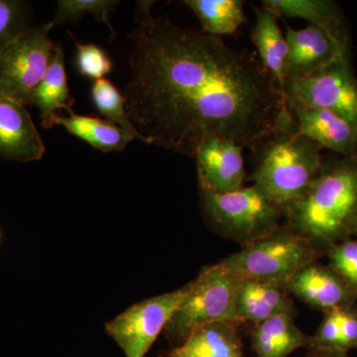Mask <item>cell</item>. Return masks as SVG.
<instances>
[{"label":"cell","mask_w":357,"mask_h":357,"mask_svg":"<svg viewBox=\"0 0 357 357\" xmlns=\"http://www.w3.org/2000/svg\"><path fill=\"white\" fill-rule=\"evenodd\" d=\"M152 6L137 4L123 93L142 142L189 157L211 139L253 150L295 123L283 91L257 56L154 17Z\"/></svg>","instance_id":"1"},{"label":"cell","mask_w":357,"mask_h":357,"mask_svg":"<svg viewBox=\"0 0 357 357\" xmlns=\"http://www.w3.org/2000/svg\"><path fill=\"white\" fill-rule=\"evenodd\" d=\"M288 227L319 249L352 234L357 220V157L324 163L305 196L285 215Z\"/></svg>","instance_id":"2"},{"label":"cell","mask_w":357,"mask_h":357,"mask_svg":"<svg viewBox=\"0 0 357 357\" xmlns=\"http://www.w3.org/2000/svg\"><path fill=\"white\" fill-rule=\"evenodd\" d=\"M253 151L257 152L253 185L286 215L321 172V147L302 135L295 122L268 135Z\"/></svg>","instance_id":"3"},{"label":"cell","mask_w":357,"mask_h":357,"mask_svg":"<svg viewBox=\"0 0 357 357\" xmlns=\"http://www.w3.org/2000/svg\"><path fill=\"white\" fill-rule=\"evenodd\" d=\"M319 249L290 227H281L220 261L243 280L275 284L285 289L300 269L316 262Z\"/></svg>","instance_id":"4"},{"label":"cell","mask_w":357,"mask_h":357,"mask_svg":"<svg viewBox=\"0 0 357 357\" xmlns=\"http://www.w3.org/2000/svg\"><path fill=\"white\" fill-rule=\"evenodd\" d=\"M206 222L222 236L243 244L255 243L278 229L284 215L256 185L230 192L199 191Z\"/></svg>","instance_id":"5"},{"label":"cell","mask_w":357,"mask_h":357,"mask_svg":"<svg viewBox=\"0 0 357 357\" xmlns=\"http://www.w3.org/2000/svg\"><path fill=\"white\" fill-rule=\"evenodd\" d=\"M241 280L220 262L204 268L191 282L187 298L164 330L173 347L208 324L236 323V298Z\"/></svg>","instance_id":"6"},{"label":"cell","mask_w":357,"mask_h":357,"mask_svg":"<svg viewBox=\"0 0 357 357\" xmlns=\"http://www.w3.org/2000/svg\"><path fill=\"white\" fill-rule=\"evenodd\" d=\"M53 21L28 28L0 50V93L30 105L35 89L46 74L55 43L50 39Z\"/></svg>","instance_id":"7"},{"label":"cell","mask_w":357,"mask_h":357,"mask_svg":"<svg viewBox=\"0 0 357 357\" xmlns=\"http://www.w3.org/2000/svg\"><path fill=\"white\" fill-rule=\"evenodd\" d=\"M191 282L184 287L148 298L105 324V333L126 357H145L158 335L187 298Z\"/></svg>","instance_id":"8"},{"label":"cell","mask_w":357,"mask_h":357,"mask_svg":"<svg viewBox=\"0 0 357 357\" xmlns=\"http://www.w3.org/2000/svg\"><path fill=\"white\" fill-rule=\"evenodd\" d=\"M283 93L307 107L335 112L357 128V83L347 56L312 76L285 81Z\"/></svg>","instance_id":"9"},{"label":"cell","mask_w":357,"mask_h":357,"mask_svg":"<svg viewBox=\"0 0 357 357\" xmlns=\"http://www.w3.org/2000/svg\"><path fill=\"white\" fill-rule=\"evenodd\" d=\"M288 53L284 65V83L312 76L347 56L344 37L319 26L303 29L287 28Z\"/></svg>","instance_id":"10"},{"label":"cell","mask_w":357,"mask_h":357,"mask_svg":"<svg viewBox=\"0 0 357 357\" xmlns=\"http://www.w3.org/2000/svg\"><path fill=\"white\" fill-rule=\"evenodd\" d=\"M243 148L229 140L211 139L197 150L199 191L230 192L244 187Z\"/></svg>","instance_id":"11"},{"label":"cell","mask_w":357,"mask_h":357,"mask_svg":"<svg viewBox=\"0 0 357 357\" xmlns=\"http://www.w3.org/2000/svg\"><path fill=\"white\" fill-rule=\"evenodd\" d=\"M289 112L298 131L326 148L349 157H357V128L330 110L307 107L285 96Z\"/></svg>","instance_id":"12"},{"label":"cell","mask_w":357,"mask_h":357,"mask_svg":"<svg viewBox=\"0 0 357 357\" xmlns=\"http://www.w3.org/2000/svg\"><path fill=\"white\" fill-rule=\"evenodd\" d=\"M26 105L0 93V157L7 161H38L45 144Z\"/></svg>","instance_id":"13"},{"label":"cell","mask_w":357,"mask_h":357,"mask_svg":"<svg viewBox=\"0 0 357 357\" xmlns=\"http://www.w3.org/2000/svg\"><path fill=\"white\" fill-rule=\"evenodd\" d=\"M307 305L324 312L354 306L357 294L330 267L312 262L300 269L285 286Z\"/></svg>","instance_id":"14"},{"label":"cell","mask_w":357,"mask_h":357,"mask_svg":"<svg viewBox=\"0 0 357 357\" xmlns=\"http://www.w3.org/2000/svg\"><path fill=\"white\" fill-rule=\"evenodd\" d=\"M285 289L275 284L241 280L236 298V323L258 324L279 314H296L295 306Z\"/></svg>","instance_id":"15"},{"label":"cell","mask_w":357,"mask_h":357,"mask_svg":"<svg viewBox=\"0 0 357 357\" xmlns=\"http://www.w3.org/2000/svg\"><path fill=\"white\" fill-rule=\"evenodd\" d=\"M243 344L234 321H215L197 328L173 347L168 357H243Z\"/></svg>","instance_id":"16"},{"label":"cell","mask_w":357,"mask_h":357,"mask_svg":"<svg viewBox=\"0 0 357 357\" xmlns=\"http://www.w3.org/2000/svg\"><path fill=\"white\" fill-rule=\"evenodd\" d=\"M75 103L70 95L65 68V55L61 45H55L46 74L35 89L30 105H36L41 116L42 126L50 129L62 109H70Z\"/></svg>","instance_id":"17"},{"label":"cell","mask_w":357,"mask_h":357,"mask_svg":"<svg viewBox=\"0 0 357 357\" xmlns=\"http://www.w3.org/2000/svg\"><path fill=\"white\" fill-rule=\"evenodd\" d=\"M253 9L255 23L251 29V40L257 51V57L283 91L287 39L278 24V16L271 9L263 6H255Z\"/></svg>","instance_id":"18"},{"label":"cell","mask_w":357,"mask_h":357,"mask_svg":"<svg viewBox=\"0 0 357 357\" xmlns=\"http://www.w3.org/2000/svg\"><path fill=\"white\" fill-rule=\"evenodd\" d=\"M257 357H288L301 347H309L310 337L294 323L293 317L279 314L256 324L251 335Z\"/></svg>","instance_id":"19"},{"label":"cell","mask_w":357,"mask_h":357,"mask_svg":"<svg viewBox=\"0 0 357 357\" xmlns=\"http://www.w3.org/2000/svg\"><path fill=\"white\" fill-rule=\"evenodd\" d=\"M67 112L69 115L60 114L55 124L62 126L68 133L84 140L98 151H121L134 139L133 136L107 119L77 114L72 109Z\"/></svg>","instance_id":"20"},{"label":"cell","mask_w":357,"mask_h":357,"mask_svg":"<svg viewBox=\"0 0 357 357\" xmlns=\"http://www.w3.org/2000/svg\"><path fill=\"white\" fill-rule=\"evenodd\" d=\"M198 17L202 31L220 37L234 34L245 22L243 0H185Z\"/></svg>","instance_id":"21"},{"label":"cell","mask_w":357,"mask_h":357,"mask_svg":"<svg viewBox=\"0 0 357 357\" xmlns=\"http://www.w3.org/2000/svg\"><path fill=\"white\" fill-rule=\"evenodd\" d=\"M262 6L271 9L277 16L301 18L310 25L331 30L342 37L340 15L335 4L324 0H263Z\"/></svg>","instance_id":"22"},{"label":"cell","mask_w":357,"mask_h":357,"mask_svg":"<svg viewBox=\"0 0 357 357\" xmlns=\"http://www.w3.org/2000/svg\"><path fill=\"white\" fill-rule=\"evenodd\" d=\"M91 93L96 109L100 114L130 134L134 139L141 140L139 134L129 119L123 93L115 88L109 79H100L96 81L91 86Z\"/></svg>","instance_id":"23"},{"label":"cell","mask_w":357,"mask_h":357,"mask_svg":"<svg viewBox=\"0 0 357 357\" xmlns=\"http://www.w3.org/2000/svg\"><path fill=\"white\" fill-rule=\"evenodd\" d=\"M119 4L116 0H60L53 22L55 25L64 24L84 17L86 14L95 16L109 27L112 37L115 36L114 26L110 22V14Z\"/></svg>","instance_id":"24"},{"label":"cell","mask_w":357,"mask_h":357,"mask_svg":"<svg viewBox=\"0 0 357 357\" xmlns=\"http://www.w3.org/2000/svg\"><path fill=\"white\" fill-rule=\"evenodd\" d=\"M30 4L21 0H0V50L30 28Z\"/></svg>","instance_id":"25"},{"label":"cell","mask_w":357,"mask_h":357,"mask_svg":"<svg viewBox=\"0 0 357 357\" xmlns=\"http://www.w3.org/2000/svg\"><path fill=\"white\" fill-rule=\"evenodd\" d=\"M76 45V65L82 76L96 81L105 79L112 70V59L107 52L98 45L84 44L75 40Z\"/></svg>","instance_id":"26"},{"label":"cell","mask_w":357,"mask_h":357,"mask_svg":"<svg viewBox=\"0 0 357 357\" xmlns=\"http://www.w3.org/2000/svg\"><path fill=\"white\" fill-rule=\"evenodd\" d=\"M328 251L331 269L357 294V239L345 238Z\"/></svg>","instance_id":"27"},{"label":"cell","mask_w":357,"mask_h":357,"mask_svg":"<svg viewBox=\"0 0 357 357\" xmlns=\"http://www.w3.org/2000/svg\"><path fill=\"white\" fill-rule=\"evenodd\" d=\"M309 347L340 349V321H338V309L325 312V317H324L318 331H317V333H314L312 337H310ZM309 347H307V349H309Z\"/></svg>","instance_id":"28"},{"label":"cell","mask_w":357,"mask_h":357,"mask_svg":"<svg viewBox=\"0 0 357 357\" xmlns=\"http://www.w3.org/2000/svg\"><path fill=\"white\" fill-rule=\"evenodd\" d=\"M340 349L349 352L357 349V310L354 306L338 309Z\"/></svg>","instance_id":"29"},{"label":"cell","mask_w":357,"mask_h":357,"mask_svg":"<svg viewBox=\"0 0 357 357\" xmlns=\"http://www.w3.org/2000/svg\"><path fill=\"white\" fill-rule=\"evenodd\" d=\"M306 357H351L349 352L340 349H319L309 347Z\"/></svg>","instance_id":"30"},{"label":"cell","mask_w":357,"mask_h":357,"mask_svg":"<svg viewBox=\"0 0 357 357\" xmlns=\"http://www.w3.org/2000/svg\"><path fill=\"white\" fill-rule=\"evenodd\" d=\"M352 234H354V236H357V220L356 222V225H354V230H352Z\"/></svg>","instance_id":"31"},{"label":"cell","mask_w":357,"mask_h":357,"mask_svg":"<svg viewBox=\"0 0 357 357\" xmlns=\"http://www.w3.org/2000/svg\"><path fill=\"white\" fill-rule=\"evenodd\" d=\"M0 239H1V231H0Z\"/></svg>","instance_id":"32"}]
</instances>
